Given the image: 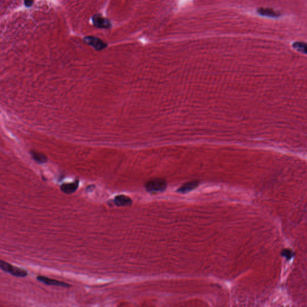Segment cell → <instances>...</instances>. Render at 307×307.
<instances>
[{"label": "cell", "instance_id": "obj_1", "mask_svg": "<svg viewBox=\"0 0 307 307\" xmlns=\"http://www.w3.org/2000/svg\"><path fill=\"white\" fill-rule=\"evenodd\" d=\"M0 269L16 277L24 278L27 277L28 271L25 269L11 265L9 263L0 260Z\"/></svg>", "mask_w": 307, "mask_h": 307}, {"label": "cell", "instance_id": "obj_2", "mask_svg": "<svg viewBox=\"0 0 307 307\" xmlns=\"http://www.w3.org/2000/svg\"><path fill=\"white\" fill-rule=\"evenodd\" d=\"M167 187L166 181L163 179L156 178L148 181L145 185L147 191L155 193L164 191Z\"/></svg>", "mask_w": 307, "mask_h": 307}, {"label": "cell", "instance_id": "obj_3", "mask_svg": "<svg viewBox=\"0 0 307 307\" xmlns=\"http://www.w3.org/2000/svg\"><path fill=\"white\" fill-rule=\"evenodd\" d=\"M85 41L96 50H102L107 46V45L100 39L94 37H86Z\"/></svg>", "mask_w": 307, "mask_h": 307}, {"label": "cell", "instance_id": "obj_4", "mask_svg": "<svg viewBox=\"0 0 307 307\" xmlns=\"http://www.w3.org/2000/svg\"><path fill=\"white\" fill-rule=\"evenodd\" d=\"M94 25L100 28H109L111 27V23L108 19L100 15H96L92 17Z\"/></svg>", "mask_w": 307, "mask_h": 307}, {"label": "cell", "instance_id": "obj_5", "mask_svg": "<svg viewBox=\"0 0 307 307\" xmlns=\"http://www.w3.org/2000/svg\"><path fill=\"white\" fill-rule=\"evenodd\" d=\"M37 279L38 281L41 282V283L49 285V286H60V287H68L70 286L69 284L64 283V282L60 281L54 280V279H51L45 276H41V275H40V276L37 277Z\"/></svg>", "mask_w": 307, "mask_h": 307}, {"label": "cell", "instance_id": "obj_6", "mask_svg": "<svg viewBox=\"0 0 307 307\" xmlns=\"http://www.w3.org/2000/svg\"><path fill=\"white\" fill-rule=\"evenodd\" d=\"M79 182L76 180L74 183L70 184H64L61 185V190L66 194H72L76 191L78 189Z\"/></svg>", "mask_w": 307, "mask_h": 307}, {"label": "cell", "instance_id": "obj_7", "mask_svg": "<svg viewBox=\"0 0 307 307\" xmlns=\"http://www.w3.org/2000/svg\"><path fill=\"white\" fill-rule=\"evenodd\" d=\"M114 202L118 206H127L132 204V200L127 196L118 195L115 197Z\"/></svg>", "mask_w": 307, "mask_h": 307}, {"label": "cell", "instance_id": "obj_8", "mask_svg": "<svg viewBox=\"0 0 307 307\" xmlns=\"http://www.w3.org/2000/svg\"><path fill=\"white\" fill-rule=\"evenodd\" d=\"M199 182L197 181H190L189 183L184 184L183 186H181L179 189L177 190L178 193H186L194 190L199 185Z\"/></svg>", "mask_w": 307, "mask_h": 307}, {"label": "cell", "instance_id": "obj_9", "mask_svg": "<svg viewBox=\"0 0 307 307\" xmlns=\"http://www.w3.org/2000/svg\"><path fill=\"white\" fill-rule=\"evenodd\" d=\"M258 13L259 15L272 18H276L279 16V13L275 11L273 9H268V8H262L258 10Z\"/></svg>", "mask_w": 307, "mask_h": 307}, {"label": "cell", "instance_id": "obj_10", "mask_svg": "<svg viewBox=\"0 0 307 307\" xmlns=\"http://www.w3.org/2000/svg\"><path fill=\"white\" fill-rule=\"evenodd\" d=\"M31 155H32L33 158L34 160H35L37 162L39 163H45L47 161V158L46 157L40 153L36 152L35 151H32L31 152Z\"/></svg>", "mask_w": 307, "mask_h": 307}, {"label": "cell", "instance_id": "obj_11", "mask_svg": "<svg viewBox=\"0 0 307 307\" xmlns=\"http://www.w3.org/2000/svg\"><path fill=\"white\" fill-rule=\"evenodd\" d=\"M292 46L294 49L297 50V51L305 54H306V45L305 43L300 41L294 42L292 45Z\"/></svg>", "mask_w": 307, "mask_h": 307}, {"label": "cell", "instance_id": "obj_12", "mask_svg": "<svg viewBox=\"0 0 307 307\" xmlns=\"http://www.w3.org/2000/svg\"><path fill=\"white\" fill-rule=\"evenodd\" d=\"M281 255L285 257L287 259H290L293 256V252L290 249H284L281 252Z\"/></svg>", "mask_w": 307, "mask_h": 307}, {"label": "cell", "instance_id": "obj_13", "mask_svg": "<svg viewBox=\"0 0 307 307\" xmlns=\"http://www.w3.org/2000/svg\"><path fill=\"white\" fill-rule=\"evenodd\" d=\"M33 3V1H32V0H26L25 2V5L27 6V7L32 5Z\"/></svg>", "mask_w": 307, "mask_h": 307}]
</instances>
